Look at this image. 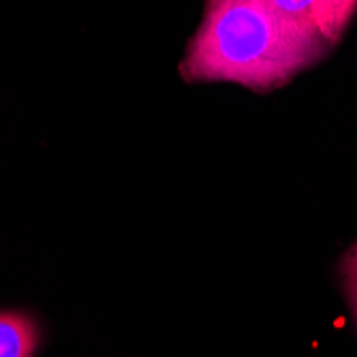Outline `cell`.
Listing matches in <instances>:
<instances>
[{"label":"cell","instance_id":"cell-3","mask_svg":"<svg viewBox=\"0 0 357 357\" xmlns=\"http://www.w3.org/2000/svg\"><path fill=\"white\" fill-rule=\"evenodd\" d=\"M357 13V0H323L321 11V35L326 41L336 47L344 37Z\"/></svg>","mask_w":357,"mask_h":357},{"label":"cell","instance_id":"cell-1","mask_svg":"<svg viewBox=\"0 0 357 357\" xmlns=\"http://www.w3.org/2000/svg\"><path fill=\"white\" fill-rule=\"evenodd\" d=\"M332 50L323 35L287 22L266 0H206L180 77L186 84L229 82L266 94L291 84Z\"/></svg>","mask_w":357,"mask_h":357},{"label":"cell","instance_id":"cell-5","mask_svg":"<svg viewBox=\"0 0 357 357\" xmlns=\"http://www.w3.org/2000/svg\"><path fill=\"white\" fill-rule=\"evenodd\" d=\"M338 274H340V284L344 291V298H347L349 308H351L355 323H357V240L340 257Z\"/></svg>","mask_w":357,"mask_h":357},{"label":"cell","instance_id":"cell-4","mask_svg":"<svg viewBox=\"0 0 357 357\" xmlns=\"http://www.w3.org/2000/svg\"><path fill=\"white\" fill-rule=\"evenodd\" d=\"M266 3L287 22L321 35L323 0H266Z\"/></svg>","mask_w":357,"mask_h":357},{"label":"cell","instance_id":"cell-2","mask_svg":"<svg viewBox=\"0 0 357 357\" xmlns=\"http://www.w3.org/2000/svg\"><path fill=\"white\" fill-rule=\"evenodd\" d=\"M37 344V323L28 314L0 312V357H32Z\"/></svg>","mask_w":357,"mask_h":357}]
</instances>
